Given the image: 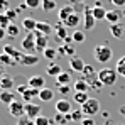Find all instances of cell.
Masks as SVG:
<instances>
[{
	"instance_id": "1",
	"label": "cell",
	"mask_w": 125,
	"mask_h": 125,
	"mask_svg": "<svg viewBox=\"0 0 125 125\" xmlns=\"http://www.w3.org/2000/svg\"><path fill=\"white\" fill-rule=\"evenodd\" d=\"M96 76H98L100 83L103 84V86H112V84H115V81H117L118 73H117L115 68H102Z\"/></svg>"
},
{
	"instance_id": "2",
	"label": "cell",
	"mask_w": 125,
	"mask_h": 125,
	"mask_svg": "<svg viewBox=\"0 0 125 125\" xmlns=\"http://www.w3.org/2000/svg\"><path fill=\"white\" fill-rule=\"evenodd\" d=\"M93 54H95V59L98 62H108L112 59V56H113V51H112V47L110 46H106V44H98L95 49H93Z\"/></svg>"
},
{
	"instance_id": "3",
	"label": "cell",
	"mask_w": 125,
	"mask_h": 125,
	"mask_svg": "<svg viewBox=\"0 0 125 125\" xmlns=\"http://www.w3.org/2000/svg\"><path fill=\"white\" fill-rule=\"evenodd\" d=\"M81 112L84 113V117H93L100 112V102L96 98H90L84 105H81Z\"/></svg>"
},
{
	"instance_id": "4",
	"label": "cell",
	"mask_w": 125,
	"mask_h": 125,
	"mask_svg": "<svg viewBox=\"0 0 125 125\" xmlns=\"http://www.w3.org/2000/svg\"><path fill=\"white\" fill-rule=\"evenodd\" d=\"M9 113H10L12 117H15L17 120L22 118V117H25V103L21 102V100L12 102V103L9 105Z\"/></svg>"
},
{
	"instance_id": "5",
	"label": "cell",
	"mask_w": 125,
	"mask_h": 125,
	"mask_svg": "<svg viewBox=\"0 0 125 125\" xmlns=\"http://www.w3.org/2000/svg\"><path fill=\"white\" fill-rule=\"evenodd\" d=\"M22 49L27 54H36V34L27 32V36L22 39Z\"/></svg>"
},
{
	"instance_id": "6",
	"label": "cell",
	"mask_w": 125,
	"mask_h": 125,
	"mask_svg": "<svg viewBox=\"0 0 125 125\" xmlns=\"http://www.w3.org/2000/svg\"><path fill=\"white\" fill-rule=\"evenodd\" d=\"M42 115V108L37 103H25V117L31 120H36L37 117Z\"/></svg>"
},
{
	"instance_id": "7",
	"label": "cell",
	"mask_w": 125,
	"mask_h": 125,
	"mask_svg": "<svg viewBox=\"0 0 125 125\" xmlns=\"http://www.w3.org/2000/svg\"><path fill=\"white\" fill-rule=\"evenodd\" d=\"M71 108H73V106H71V102H69V100H66V98H61V100H58V102L54 103V110H56V113L68 115V113H71V112H73Z\"/></svg>"
},
{
	"instance_id": "8",
	"label": "cell",
	"mask_w": 125,
	"mask_h": 125,
	"mask_svg": "<svg viewBox=\"0 0 125 125\" xmlns=\"http://www.w3.org/2000/svg\"><path fill=\"white\" fill-rule=\"evenodd\" d=\"M84 29L86 31H91V29H95V24H96V19L93 17V9H90V7H84Z\"/></svg>"
},
{
	"instance_id": "9",
	"label": "cell",
	"mask_w": 125,
	"mask_h": 125,
	"mask_svg": "<svg viewBox=\"0 0 125 125\" xmlns=\"http://www.w3.org/2000/svg\"><path fill=\"white\" fill-rule=\"evenodd\" d=\"M27 84H29V88L42 90V88H46V80H44V76H41V74H34V76L29 78Z\"/></svg>"
},
{
	"instance_id": "10",
	"label": "cell",
	"mask_w": 125,
	"mask_h": 125,
	"mask_svg": "<svg viewBox=\"0 0 125 125\" xmlns=\"http://www.w3.org/2000/svg\"><path fill=\"white\" fill-rule=\"evenodd\" d=\"M62 24H64L66 29H74V31H76V27L81 24V15H80L78 12H74V14H71L66 21L62 22Z\"/></svg>"
},
{
	"instance_id": "11",
	"label": "cell",
	"mask_w": 125,
	"mask_h": 125,
	"mask_svg": "<svg viewBox=\"0 0 125 125\" xmlns=\"http://www.w3.org/2000/svg\"><path fill=\"white\" fill-rule=\"evenodd\" d=\"M36 34V51H39V52H44L49 46H47V36H44L41 32H34Z\"/></svg>"
},
{
	"instance_id": "12",
	"label": "cell",
	"mask_w": 125,
	"mask_h": 125,
	"mask_svg": "<svg viewBox=\"0 0 125 125\" xmlns=\"http://www.w3.org/2000/svg\"><path fill=\"white\" fill-rule=\"evenodd\" d=\"M76 10H74V5H71V3H68V5H62L61 9L58 10V19L59 22H64L71 14H74Z\"/></svg>"
},
{
	"instance_id": "13",
	"label": "cell",
	"mask_w": 125,
	"mask_h": 125,
	"mask_svg": "<svg viewBox=\"0 0 125 125\" xmlns=\"http://www.w3.org/2000/svg\"><path fill=\"white\" fill-rule=\"evenodd\" d=\"M2 52H5V54H9V56H12L15 61L19 62L22 59V56H24V52H21L19 49H15L12 44H7V46H3V49H2Z\"/></svg>"
},
{
	"instance_id": "14",
	"label": "cell",
	"mask_w": 125,
	"mask_h": 125,
	"mask_svg": "<svg viewBox=\"0 0 125 125\" xmlns=\"http://www.w3.org/2000/svg\"><path fill=\"white\" fill-rule=\"evenodd\" d=\"M39 91H41V90L27 88V90L22 93V100H24V103H34V98H36V96L39 98Z\"/></svg>"
},
{
	"instance_id": "15",
	"label": "cell",
	"mask_w": 125,
	"mask_h": 125,
	"mask_svg": "<svg viewBox=\"0 0 125 125\" xmlns=\"http://www.w3.org/2000/svg\"><path fill=\"white\" fill-rule=\"evenodd\" d=\"M84 66H86V64L83 62V59H81V58H78V56L69 58V68H71L73 71H76V73H83Z\"/></svg>"
},
{
	"instance_id": "16",
	"label": "cell",
	"mask_w": 125,
	"mask_h": 125,
	"mask_svg": "<svg viewBox=\"0 0 125 125\" xmlns=\"http://www.w3.org/2000/svg\"><path fill=\"white\" fill-rule=\"evenodd\" d=\"M39 56H36V54H27V52H24V56H22V59L19 62H21L22 66H36L37 62H39Z\"/></svg>"
},
{
	"instance_id": "17",
	"label": "cell",
	"mask_w": 125,
	"mask_h": 125,
	"mask_svg": "<svg viewBox=\"0 0 125 125\" xmlns=\"http://www.w3.org/2000/svg\"><path fill=\"white\" fill-rule=\"evenodd\" d=\"M37 32H41L44 36H49L52 31H54V25L49 24V22H44V21H37V27H36Z\"/></svg>"
},
{
	"instance_id": "18",
	"label": "cell",
	"mask_w": 125,
	"mask_h": 125,
	"mask_svg": "<svg viewBox=\"0 0 125 125\" xmlns=\"http://www.w3.org/2000/svg\"><path fill=\"white\" fill-rule=\"evenodd\" d=\"M122 17H124V14H122L120 10L115 9V10H106V19H105V21H108L112 25H113V24H118Z\"/></svg>"
},
{
	"instance_id": "19",
	"label": "cell",
	"mask_w": 125,
	"mask_h": 125,
	"mask_svg": "<svg viewBox=\"0 0 125 125\" xmlns=\"http://www.w3.org/2000/svg\"><path fill=\"white\" fill-rule=\"evenodd\" d=\"M58 52L61 54V56H69V58H74L76 54H74V46L73 44H62V46H59V49H58Z\"/></svg>"
},
{
	"instance_id": "20",
	"label": "cell",
	"mask_w": 125,
	"mask_h": 125,
	"mask_svg": "<svg viewBox=\"0 0 125 125\" xmlns=\"http://www.w3.org/2000/svg\"><path fill=\"white\" fill-rule=\"evenodd\" d=\"M46 73H47V76H52V78H58L59 74L62 73L61 66L59 64H54V62H51L49 66H47V69H46Z\"/></svg>"
},
{
	"instance_id": "21",
	"label": "cell",
	"mask_w": 125,
	"mask_h": 125,
	"mask_svg": "<svg viewBox=\"0 0 125 125\" xmlns=\"http://www.w3.org/2000/svg\"><path fill=\"white\" fill-rule=\"evenodd\" d=\"M22 27L27 31V32H36V27H37V21L31 19V17H25L22 21Z\"/></svg>"
},
{
	"instance_id": "22",
	"label": "cell",
	"mask_w": 125,
	"mask_h": 125,
	"mask_svg": "<svg viewBox=\"0 0 125 125\" xmlns=\"http://www.w3.org/2000/svg\"><path fill=\"white\" fill-rule=\"evenodd\" d=\"M90 90V83L84 80V78H80L74 81V91H83V93H88Z\"/></svg>"
},
{
	"instance_id": "23",
	"label": "cell",
	"mask_w": 125,
	"mask_h": 125,
	"mask_svg": "<svg viewBox=\"0 0 125 125\" xmlns=\"http://www.w3.org/2000/svg\"><path fill=\"white\" fill-rule=\"evenodd\" d=\"M52 98H54V91L51 88H42L39 91V100L41 102H51Z\"/></svg>"
},
{
	"instance_id": "24",
	"label": "cell",
	"mask_w": 125,
	"mask_h": 125,
	"mask_svg": "<svg viewBox=\"0 0 125 125\" xmlns=\"http://www.w3.org/2000/svg\"><path fill=\"white\" fill-rule=\"evenodd\" d=\"M0 88H2V91H12V88H14V80H12L10 76H3V78L0 80Z\"/></svg>"
},
{
	"instance_id": "25",
	"label": "cell",
	"mask_w": 125,
	"mask_h": 125,
	"mask_svg": "<svg viewBox=\"0 0 125 125\" xmlns=\"http://www.w3.org/2000/svg\"><path fill=\"white\" fill-rule=\"evenodd\" d=\"M0 102L9 106L12 102H15V95H14L12 91H2V93H0Z\"/></svg>"
},
{
	"instance_id": "26",
	"label": "cell",
	"mask_w": 125,
	"mask_h": 125,
	"mask_svg": "<svg viewBox=\"0 0 125 125\" xmlns=\"http://www.w3.org/2000/svg\"><path fill=\"white\" fill-rule=\"evenodd\" d=\"M0 64H2V66H15L17 61H15L12 56H9V54H5V52H2V54H0Z\"/></svg>"
},
{
	"instance_id": "27",
	"label": "cell",
	"mask_w": 125,
	"mask_h": 125,
	"mask_svg": "<svg viewBox=\"0 0 125 125\" xmlns=\"http://www.w3.org/2000/svg\"><path fill=\"white\" fill-rule=\"evenodd\" d=\"M19 34H21V27H19V25H15V24L12 22V24L7 27V36H9L10 39H15Z\"/></svg>"
},
{
	"instance_id": "28",
	"label": "cell",
	"mask_w": 125,
	"mask_h": 125,
	"mask_svg": "<svg viewBox=\"0 0 125 125\" xmlns=\"http://www.w3.org/2000/svg\"><path fill=\"white\" fill-rule=\"evenodd\" d=\"M110 32H112V36L117 37V39H122V37H124V27H122L120 24H113V25L110 27Z\"/></svg>"
},
{
	"instance_id": "29",
	"label": "cell",
	"mask_w": 125,
	"mask_h": 125,
	"mask_svg": "<svg viewBox=\"0 0 125 125\" xmlns=\"http://www.w3.org/2000/svg\"><path fill=\"white\" fill-rule=\"evenodd\" d=\"M58 54H59V52H58V49H54V47H51V46L42 52V56H44L47 61H54V59L58 58Z\"/></svg>"
},
{
	"instance_id": "30",
	"label": "cell",
	"mask_w": 125,
	"mask_h": 125,
	"mask_svg": "<svg viewBox=\"0 0 125 125\" xmlns=\"http://www.w3.org/2000/svg\"><path fill=\"white\" fill-rule=\"evenodd\" d=\"M91 9H93V17L96 21H105L106 19V10L103 7H91Z\"/></svg>"
},
{
	"instance_id": "31",
	"label": "cell",
	"mask_w": 125,
	"mask_h": 125,
	"mask_svg": "<svg viewBox=\"0 0 125 125\" xmlns=\"http://www.w3.org/2000/svg\"><path fill=\"white\" fill-rule=\"evenodd\" d=\"M69 83H71V74H69V73H64V71H62L61 74L56 78V84H58V86H62V84H69Z\"/></svg>"
},
{
	"instance_id": "32",
	"label": "cell",
	"mask_w": 125,
	"mask_h": 125,
	"mask_svg": "<svg viewBox=\"0 0 125 125\" xmlns=\"http://www.w3.org/2000/svg\"><path fill=\"white\" fill-rule=\"evenodd\" d=\"M54 31H56V36H58L59 39H62V41L68 37V29L64 27V24H61V22H59L58 25H54Z\"/></svg>"
},
{
	"instance_id": "33",
	"label": "cell",
	"mask_w": 125,
	"mask_h": 125,
	"mask_svg": "<svg viewBox=\"0 0 125 125\" xmlns=\"http://www.w3.org/2000/svg\"><path fill=\"white\" fill-rule=\"evenodd\" d=\"M74 102L78 105H84L88 100H90V96H88V93H83V91H74Z\"/></svg>"
},
{
	"instance_id": "34",
	"label": "cell",
	"mask_w": 125,
	"mask_h": 125,
	"mask_svg": "<svg viewBox=\"0 0 125 125\" xmlns=\"http://www.w3.org/2000/svg\"><path fill=\"white\" fill-rule=\"evenodd\" d=\"M42 9L46 10V12H52V10H56V7H58V2L56 0H42Z\"/></svg>"
},
{
	"instance_id": "35",
	"label": "cell",
	"mask_w": 125,
	"mask_h": 125,
	"mask_svg": "<svg viewBox=\"0 0 125 125\" xmlns=\"http://www.w3.org/2000/svg\"><path fill=\"white\" fill-rule=\"evenodd\" d=\"M83 74L86 76V80H88V78L91 80V78H96V74H98V73L95 71V68H93V66L86 64V66H84V69H83Z\"/></svg>"
},
{
	"instance_id": "36",
	"label": "cell",
	"mask_w": 125,
	"mask_h": 125,
	"mask_svg": "<svg viewBox=\"0 0 125 125\" xmlns=\"http://www.w3.org/2000/svg\"><path fill=\"white\" fill-rule=\"evenodd\" d=\"M115 69H117V73H118L120 76H124V78H125V56H124V58H120V59L117 61V68H115Z\"/></svg>"
},
{
	"instance_id": "37",
	"label": "cell",
	"mask_w": 125,
	"mask_h": 125,
	"mask_svg": "<svg viewBox=\"0 0 125 125\" xmlns=\"http://www.w3.org/2000/svg\"><path fill=\"white\" fill-rule=\"evenodd\" d=\"M71 36H73V41H74V42H84V37H86L84 32H83V31H80V29H76Z\"/></svg>"
},
{
	"instance_id": "38",
	"label": "cell",
	"mask_w": 125,
	"mask_h": 125,
	"mask_svg": "<svg viewBox=\"0 0 125 125\" xmlns=\"http://www.w3.org/2000/svg\"><path fill=\"white\" fill-rule=\"evenodd\" d=\"M10 24H12V22L7 17V14H5V12H0V27H3V29L7 31V27H9Z\"/></svg>"
},
{
	"instance_id": "39",
	"label": "cell",
	"mask_w": 125,
	"mask_h": 125,
	"mask_svg": "<svg viewBox=\"0 0 125 125\" xmlns=\"http://www.w3.org/2000/svg\"><path fill=\"white\" fill-rule=\"evenodd\" d=\"M24 5L29 9H37L42 5V0H24Z\"/></svg>"
},
{
	"instance_id": "40",
	"label": "cell",
	"mask_w": 125,
	"mask_h": 125,
	"mask_svg": "<svg viewBox=\"0 0 125 125\" xmlns=\"http://www.w3.org/2000/svg\"><path fill=\"white\" fill-rule=\"evenodd\" d=\"M34 122H36V125H51L52 120H51L49 117H46V115H41V117H37Z\"/></svg>"
},
{
	"instance_id": "41",
	"label": "cell",
	"mask_w": 125,
	"mask_h": 125,
	"mask_svg": "<svg viewBox=\"0 0 125 125\" xmlns=\"http://www.w3.org/2000/svg\"><path fill=\"white\" fill-rule=\"evenodd\" d=\"M71 117H73V120H76V122H81L84 118V113L81 112V108L80 110H76V112H71Z\"/></svg>"
},
{
	"instance_id": "42",
	"label": "cell",
	"mask_w": 125,
	"mask_h": 125,
	"mask_svg": "<svg viewBox=\"0 0 125 125\" xmlns=\"http://www.w3.org/2000/svg\"><path fill=\"white\" fill-rule=\"evenodd\" d=\"M15 125H36V122L31 120V118H27V117H22V118L17 120V124H15Z\"/></svg>"
},
{
	"instance_id": "43",
	"label": "cell",
	"mask_w": 125,
	"mask_h": 125,
	"mask_svg": "<svg viewBox=\"0 0 125 125\" xmlns=\"http://www.w3.org/2000/svg\"><path fill=\"white\" fill-rule=\"evenodd\" d=\"M58 90H59V93H61V95H64V96L71 93V86H69V84H62V86H58Z\"/></svg>"
},
{
	"instance_id": "44",
	"label": "cell",
	"mask_w": 125,
	"mask_h": 125,
	"mask_svg": "<svg viewBox=\"0 0 125 125\" xmlns=\"http://www.w3.org/2000/svg\"><path fill=\"white\" fill-rule=\"evenodd\" d=\"M54 122L59 124V125L66 124V115H62V113H56V115H54Z\"/></svg>"
},
{
	"instance_id": "45",
	"label": "cell",
	"mask_w": 125,
	"mask_h": 125,
	"mask_svg": "<svg viewBox=\"0 0 125 125\" xmlns=\"http://www.w3.org/2000/svg\"><path fill=\"white\" fill-rule=\"evenodd\" d=\"M17 12H19V10H17V9H9V10H7V12H5V14H7V17H9V19H10V22L14 21V19H15V17H17Z\"/></svg>"
},
{
	"instance_id": "46",
	"label": "cell",
	"mask_w": 125,
	"mask_h": 125,
	"mask_svg": "<svg viewBox=\"0 0 125 125\" xmlns=\"http://www.w3.org/2000/svg\"><path fill=\"white\" fill-rule=\"evenodd\" d=\"M10 7V2L9 0H0V12H7Z\"/></svg>"
},
{
	"instance_id": "47",
	"label": "cell",
	"mask_w": 125,
	"mask_h": 125,
	"mask_svg": "<svg viewBox=\"0 0 125 125\" xmlns=\"http://www.w3.org/2000/svg\"><path fill=\"white\" fill-rule=\"evenodd\" d=\"M81 125H95V120H93V117H84L83 120H81Z\"/></svg>"
},
{
	"instance_id": "48",
	"label": "cell",
	"mask_w": 125,
	"mask_h": 125,
	"mask_svg": "<svg viewBox=\"0 0 125 125\" xmlns=\"http://www.w3.org/2000/svg\"><path fill=\"white\" fill-rule=\"evenodd\" d=\"M115 7H118V9H122V7H125V0H110Z\"/></svg>"
},
{
	"instance_id": "49",
	"label": "cell",
	"mask_w": 125,
	"mask_h": 125,
	"mask_svg": "<svg viewBox=\"0 0 125 125\" xmlns=\"http://www.w3.org/2000/svg\"><path fill=\"white\" fill-rule=\"evenodd\" d=\"M27 88H29V84H21V86H17V91H19V93L22 95V93H24Z\"/></svg>"
},
{
	"instance_id": "50",
	"label": "cell",
	"mask_w": 125,
	"mask_h": 125,
	"mask_svg": "<svg viewBox=\"0 0 125 125\" xmlns=\"http://www.w3.org/2000/svg\"><path fill=\"white\" fill-rule=\"evenodd\" d=\"M69 3H71V5H83L84 0H69Z\"/></svg>"
},
{
	"instance_id": "51",
	"label": "cell",
	"mask_w": 125,
	"mask_h": 125,
	"mask_svg": "<svg viewBox=\"0 0 125 125\" xmlns=\"http://www.w3.org/2000/svg\"><path fill=\"white\" fill-rule=\"evenodd\" d=\"M7 36V31L3 29V27H0V41H3V37Z\"/></svg>"
},
{
	"instance_id": "52",
	"label": "cell",
	"mask_w": 125,
	"mask_h": 125,
	"mask_svg": "<svg viewBox=\"0 0 125 125\" xmlns=\"http://www.w3.org/2000/svg\"><path fill=\"white\" fill-rule=\"evenodd\" d=\"M3 76H5V68H3V66L0 64V80H2Z\"/></svg>"
},
{
	"instance_id": "53",
	"label": "cell",
	"mask_w": 125,
	"mask_h": 125,
	"mask_svg": "<svg viewBox=\"0 0 125 125\" xmlns=\"http://www.w3.org/2000/svg\"><path fill=\"white\" fill-rule=\"evenodd\" d=\"M120 113H122V115H125V105L122 106V108H120Z\"/></svg>"
},
{
	"instance_id": "54",
	"label": "cell",
	"mask_w": 125,
	"mask_h": 125,
	"mask_svg": "<svg viewBox=\"0 0 125 125\" xmlns=\"http://www.w3.org/2000/svg\"><path fill=\"white\" fill-rule=\"evenodd\" d=\"M103 125H113V122H106V124H103Z\"/></svg>"
},
{
	"instance_id": "55",
	"label": "cell",
	"mask_w": 125,
	"mask_h": 125,
	"mask_svg": "<svg viewBox=\"0 0 125 125\" xmlns=\"http://www.w3.org/2000/svg\"><path fill=\"white\" fill-rule=\"evenodd\" d=\"M118 125H125V124H118Z\"/></svg>"
},
{
	"instance_id": "56",
	"label": "cell",
	"mask_w": 125,
	"mask_h": 125,
	"mask_svg": "<svg viewBox=\"0 0 125 125\" xmlns=\"http://www.w3.org/2000/svg\"><path fill=\"white\" fill-rule=\"evenodd\" d=\"M0 54H2V51H0Z\"/></svg>"
}]
</instances>
